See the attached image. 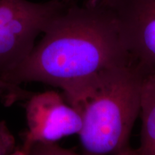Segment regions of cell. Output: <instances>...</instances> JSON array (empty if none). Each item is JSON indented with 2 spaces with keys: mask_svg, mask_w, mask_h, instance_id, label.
<instances>
[{
  "mask_svg": "<svg viewBox=\"0 0 155 155\" xmlns=\"http://www.w3.org/2000/svg\"><path fill=\"white\" fill-rule=\"evenodd\" d=\"M134 59L117 20L98 0H65L28 57L0 79V88L34 82L63 90Z\"/></svg>",
  "mask_w": 155,
  "mask_h": 155,
  "instance_id": "6da1fadb",
  "label": "cell"
},
{
  "mask_svg": "<svg viewBox=\"0 0 155 155\" xmlns=\"http://www.w3.org/2000/svg\"><path fill=\"white\" fill-rule=\"evenodd\" d=\"M147 71L134 59L62 90L81 116L78 136L88 155H113L127 148L140 112Z\"/></svg>",
  "mask_w": 155,
  "mask_h": 155,
  "instance_id": "7a4b0ae2",
  "label": "cell"
},
{
  "mask_svg": "<svg viewBox=\"0 0 155 155\" xmlns=\"http://www.w3.org/2000/svg\"><path fill=\"white\" fill-rule=\"evenodd\" d=\"M65 0H0V79L20 65Z\"/></svg>",
  "mask_w": 155,
  "mask_h": 155,
  "instance_id": "3957f363",
  "label": "cell"
},
{
  "mask_svg": "<svg viewBox=\"0 0 155 155\" xmlns=\"http://www.w3.org/2000/svg\"><path fill=\"white\" fill-rule=\"evenodd\" d=\"M28 130L22 150L27 152L38 143H56L82 127L81 116L63 95L47 91L32 96L25 106Z\"/></svg>",
  "mask_w": 155,
  "mask_h": 155,
  "instance_id": "277c9868",
  "label": "cell"
},
{
  "mask_svg": "<svg viewBox=\"0 0 155 155\" xmlns=\"http://www.w3.org/2000/svg\"><path fill=\"white\" fill-rule=\"evenodd\" d=\"M119 23L133 57L155 71V0H98Z\"/></svg>",
  "mask_w": 155,
  "mask_h": 155,
  "instance_id": "5b68a950",
  "label": "cell"
},
{
  "mask_svg": "<svg viewBox=\"0 0 155 155\" xmlns=\"http://www.w3.org/2000/svg\"><path fill=\"white\" fill-rule=\"evenodd\" d=\"M139 155H155V71H147L141 90Z\"/></svg>",
  "mask_w": 155,
  "mask_h": 155,
  "instance_id": "8992f818",
  "label": "cell"
},
{
  "mask_svg": "<svg viewBox=\"0 0 155 155\" xmlns=\"http://www.w3.org/2000/svg\"><path fill=\"white\" fill-rule=\"evenodd\" d=\"M26 153L28 155H81L56 143H38L32 145Z\"/></svg>",
  "mask_w": 155,
  "mask_h": 155,
  "instance_id": "52a82bcc",
  "label": "cell"
},
{
  "mask_svg": "<svg viewBox=\"0 0 155 155\" xmlns=\"http://www.w3.org/2000/svg\"><path fill=\"white\" fill-rule=\"evenodd\" d=\"M14 136L5 121H0V155H9L14 151Z\"/></svg>",
  "mask_w": 155,
  "mask_h": 155,
  "instance_id": "ba28073f",
  "label": "cell"
},
{
  "mask_svg": "<svg viewBox=\"0 0 155 155\" xmlns=\"http://www.w3.org/2000/svg\"><path fill=\"white\" fill-rule=\"evenodd\" d=\"M113 155H139L137 151H133L131 149H129V147L124 149L123 150L120 151V152L116 153Z\"/></svg>",
  "mask_w": 155,
  "mask_h": 155,
  "instance_id": "9c48e42d",
  "label": "cell"
},
{
  "mask_svg": "<svg viewBox=\"0 0 155 155\" xmlns=\"http://www.w3.org/2000/svg\"><path fill=\"white\" fill-rule=\"evenodd\" d=\"M9 155H28V154H27V153L25 152L24 150H22V149H21V150H17L13 151V152Z\"/></svg>",
  "mask_w": 155,
  "mask_h": 155,
  "instance_id": "30bf717a",
  "label": "cell"
}]
</instances>
